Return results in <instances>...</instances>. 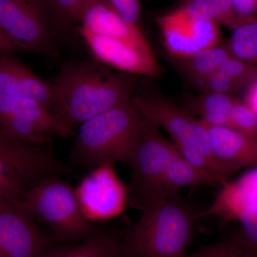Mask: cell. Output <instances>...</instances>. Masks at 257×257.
Here are the masks:
<instances>
[{"instance_id": "5b68a950", "label": "cell", "mask_w": 257, "mask_h": 257, "mask_svg": "<svg viewBox=\"0 0 257 257\" xmlns=\"http://www.w3.org/2000/svg\"><path fill=\"white\" fill-rule=\"evenodd\" d=\"M21 207L64 241H83L98 231L83 212L76 189L58 175L45 177L27 189Z\"/></svg>"}, {"instance_id": "ba28073f", "label": "cell", "mask_w": 257, "mask_h": 257, "mask_svg": "<svg viewBox=\"0 0 257 257\" xmlns=\"http://www.w3.org/2000/svg\"><path fill=\"white\" fill-rule=\"evenodd\" d=\"M216 199L197 218L216 216L224 222L238 221L236 236L241 245L257 257V166L234 180L225 181Z\"/></svg>"}, {"instance_id": "8fae6325", "label": "cell", "mask_w": 257, "mask_h": 257, "mask_svg": "<svg viewBox=\"0 0 257 257\" xmlns=\"http://www.w3.org/2000/svg\"><path fill=\"white\" fill-rule=\"evenodd\" d=\"M76 191L88 219L92 216L105 219L119 215L127 202L128 188L116 175L113 164L97 167Z\"/></svg>"}, {"instance_id": "ac0fdd59", "label": "cell", "mask_w": 257, "mask_h": 257, "mask_svg": "<svg viewBox=\"0 0 257 257\" xmlns=\"http://www.w3.org/2000/svg\"><path fill=\"white\" fill-rule=\"evenodd\" d=\"M257 80V64L231 56L197 89L201 92L233 94Z\"/></svg>"}, {"instance_id": "ffe728a7", "label": "cell", "mask_w": 257, "mask_h": 257, "mask_svg": "<svg viewBox=\"0 0 257 257\" xmlns=\"http://www.w3.org/2000/svg\"><path fill=\"white\" fill-rule=\"evenodd\" d=\"M237 98L233 94L218 92H201L191 101L188 109L191 114L210 126H228L229 116Z\"/></svg>"}, {"instance_id": "30bf717a", "label": "cell", "mask_w": 257, "mask_h": 257, "mask_svg": "<svg viewBox=\"0 0 257 257\" xmlns=\"http://www.w3.org/2000/svg\"><path fill=\"white\" fill-rule=\"evenodd\" d=\"M157 23L166 49L177 60L190 58L220 44V30L216 23L184 18L175 11L158 17Z\"/></svg>"}, {"instance_id": "7402d4cb", "label": "cell", "mask_w": 257, "mask_h": 257, "mask_svg": "<svg viewBox=\"0 0 257 257\" xmlns=\"http://www.w3.org/2000/svg\"><path fill=\"white\" fill-rule=\"evenodd\" d=\"M231 57L226 46L219 44L190 58L178 60L184 76L198 89Z\"/></svg>"}, {"instance_id": "8992f818", "label": "cell", "mask_w": 257, "mask_h": 257, "mask_svg": "<svg viewBox=\"0 0 257 257\" xmlns=\"http://www.w3.org/2000/svg\"><path fill=\"white\" fill-rule=\"evenodd\" d=\"M132 100L144 119L165 128L184 158L223 176L211 152L207 126L202 120L160 94L133 96Z\"/></svg>"}, {"instance_id": "d6986e66", "label": "cell", "mask_w": 257, "mask_h": 257, "mask_svg": "<svg viewBox=\"0 0 257 257\" xmlns=\"http://www.w3.org/2000/svg\"><path fill=\"white\" fill-rule=\"evenodd\" d=\"M121 237L117 231H97L73 246L49 248L40 257H123Z\"/></svg>"}, {"instance_id": "484cf974", "label": "cell", "mask_w": 257, "mask_h": 257, "mask_svg": "<svg viewBox=\"0 0 257 257\" xmlns=\"http://www.w3.org/2000/svg\"><path fill=\"white\" fill-rule=\"evenodd\" d=\"M54 32L67 31L76 23L77 13L85 0H45Z\"/></svg>"}, {"instance_id": "f1b7e54d", "label": "cell", "mask_w": 257, "mask_h": 257, "mask_svg": "<svg viewBox=\"0 0 257 257\" xmlns=\"http://www.w3.org/2000/svg\"><path fill=\"white\" fill-rule=\"evenodd\" d=\"M111 6L128 23L138 25L140 18L139 0H107Z\"/></svg>"}, {"instance_id": "1f68e13d", "label": "cell", "mask_w": 257, "mask_h": 257, "mask_svg": "<svg viewBox=\"0 0 257 257\" xmlns=\"http://www.w3.org/2000/svg\"><path fill=\"white\" fill-rule=\"evenodd\" d=\"M14 51V47L11 42L0 29V55L5 53H12Z\"/></svg>"}, {"instance_id": "6da1fadb", "label": "cell", "mask_w": 257, "mask_h": 257, "mask_svg": "<svg viewBox=\"0 0 257 257\" xmlns=\"http://www.w3.org/2000/svg\"><path fill=\"white\" fill-rule=\"evenodd\" d=\"M136 223L121 233L123 257H186L197 212L176 194L144 208Z\"/></svg>"}, {"instance_id": "2e32d148", "label": "cell", "mask_w": 257, "mask_h": 257, "mask_svg": "<svg viewBox=\"0 0 257 257\" xmlns=\"http://www.w3.org/2000/svg\"><path fill=\"white\" fill-rule=\"evenodd\" d=\"M206 126L213 156L225 178L257 166L256 138L229 126Z\"/></svg>"}, {"instance_id": "4dcf8cb0", "label": "cell", "mask_w": 257, "mask_h": 257, "mask_svg": "<svg viewBox=\"0 0 257 257\" xmlns=\"http://www.w3.org/2000/svg\"><path fill=\"white\" fill-rule=\"evenodd\" d=\"M244 103L257 114V80L248 87Z\"/></svg>"}, {"instance_id": "7c38bea8", "label": "cell", "mask_w": 257, "mask_h": 257, "mask_svg": "<svg viewBox=\"0 0 257 257\" xmlns=\"http://www.w3.org/2000/svg\"><path fill=\"white\" fill-rule=\"evenodd\" d=\"M0 94L40 101L67 121L63 103L52 82L40 78L11 53L0 55Z\"/></svg>"}, {"instance_id": "603a6c76", "label": "cell", "mask_w": 257, "mask_h": 257, "mask_svg": "<svg viewBox=\"0 0 257 257\" xmlns=\"http://www.w3.org/2000/svg\"><path fill=\"white\" fill-rule=\"evenodd\" d=\"M224 45L233 57L257 64V22L239 24Z\"/></svg>"}, {"instance_id": "d4e9b609", "label": "cell", "mask_w": 257, "mask_h": 257, "mask_svg": "<svg viewBox=\"0 0 257 257\" xmlns=\"http://www.w3.org/2000/svg\"><path fill=\"white\" fill-rule=\"evenodd\" d=\"M25 191L18 171L9 162L0 160V201L21 206Z\"/></svg>"}, {"instance_id": "9c48e42d", "label": "cell", "mask_w": 257, "mask_h": 257, "mask_svg": "<svg viewBox=\"0 0 257 257\" xmlns=\"http://www.w3.org/2000/svg\"><path fill=\"white\" fill-rule=\"evenodd\" d=\"M21 206L0 201V251L3 257H40L51 240Z\"/></svg>"}, {"instance_id": "d6a6232c", "label": "cell", "mask_w": 257, "mask_h": 257, "mask_svg": "<svg viewBox=\"0 0 257 257\" xmlns=\"http://www.w3.org/2000/svg\"><path fill=\"white\" fill-rule=\"evenodd\" d=\"M0 257H3V254H2L1 251H0Z\"/></svg>"}, {"instance_id": "7a4b0ae2", "label": "cell", "mask_w": 257, "mask_h": 257, "mask_svg": "<svg viewBox=\"0 0 257 257\" xmlns=\"http://www.w3.org/2000/svg\"><path fill=\"white\" fill-rule=\"evenodd\" d=\"M51 82L72 127L131 99L135 89L131 74L113 73L92 62L64 64Z\"/></svg>"}, {"instance_id": "5bb4252c", "label": "cell", "mask_w": 257, "mask_h": 257, "mask_svg": "<svg viewBox=\"0 0 257 257\" xmlns=\"http://www.w3.org/2000/svg\"><path fill=\"white\" fill-rule=\"evenodd\" d=\"M0 160L11 164L21 176L27 189L50 176L65 172L64 166L45 147L24 143L0 128Z\"/></svg>"}, {"instance_id": "f546056e", "label": "cell", "mask_w": 257, "mask_h": 257, "mask_svg": "<svg viewBox=\"0 0 257 257\" xmlns=\"http://www.w3.org/2000/svg\"><path fill=\"white\" fill-rule=\"evenodd\" d=\"M238 25L257 22V0H231Z\"/></svg>"}, {"instance_id": "cb8c5ba5", "label": "cell", "mask_w": 257, "mask_h": 257, "mask_svg": "<svg viewBox=\"0 0 257 257\" xmlns=\"http://www.w3.org/2000/svg\"><path fill=\"white\" fill-rule=\"evenodd\" d=\"M2 130L24 143L45 147L51 143L50 135L28 120L11 116H0Z\"/></svg>"}, {"instance_id": "44dd1931", "label": "cell", "mask_w": 257, "mask_h": 257, "mask_svg": "<svg viewBox=\"0 0 257 257\" xmlns=\"http://www.w3.org/2000/svg\"><path fill=\"white\" fill-rule=\"evenodd\" d=\"M175 11L184 18L224 25L231 30L238 25L231 0H186Z\"/></svg>"}, {"instance_id": "e0dca14e", "label": "cell", "mask_w": 257, "mask_h": 257, "mask_svg": "<svg viewBox=\"0 0 257 257\" xmlns=\"http://www.w3.org/2000/svg\"><path fill=\"white\" fill-rule=\"evenodd\" d=\"M14 116L35 123L50 135L69 138L76 135L72 126L50 108L34 99L0 94V116Z\"/></svg>"}, {"instance_id": "83f0119b", "label": "cell", "mask_w": 257, "mask_h": 257, "mask_svg": "<svg viewBox=\"0 0 257 257\" xmlns=\"http://www.w3.org/2000/svg\"><path fill=\"white\" fill-rule=\"evenodd\" d=\"M227 126L257 139V114L239 99L231 111Z\"/></svg>"}, {"instance_id": "836d02e7", "label": "cell", "mask_w": 257, "mask_h": 257, "mask_svg": "<svg viewBox=\"0 0 257 257\" xmlns=\"http://www.w3.org/2000/svg\"><path fill=\"white\" fill-rule=\"evenodd\" d=\"M0 128H1V126H0Z\"/></svg>"}, {"instance_id": "52a82bcc", "label": "cell", "mask_w": 257, "mask_h": 257, "mask_svg": "<svg viewBox=\"0 0 257 257\" xmlns=\"http://www.w3.org/2000/svg\"><path fill=\"white\" fill-rule=\"evenodd\" d=\"M0 29L15 51L57 56L45 0H0Z\"/></svg>"}, {"instance_id": "4fadbf2b", "label": "cell", "mask_w": 257, "mask_h": 257, "mask_svg": "<svg viewBox=\"0 0 257 257\" xmlns=\"http://www.w3.org/2000/svg\"><path fill=\"white\" fill-rule=\"evenodd\" d=\"M80 28L97 35L117 39L150 56H155L138 25L128 23L107 0H85L77 13Z\"/></svg>"}, {"instance_id": "4316f807", "label": "cell", "mask_w": 257, "mask_h": 257, "mask_svg": "<svg viewBox=\"0 0 257 257\" xmlns=\"http://www.w3.org/2000/svg\"><path fill=\"white\" fill-rule=\"evenodd\" d=\"M186 257H256L243 247L236 236L199 248Z\"/></svg>"}, {"instance_id": "9a60e30c", "label": "cell", "mask_w": 257, "mask_h": 257, "mask_svg": "<svg viewBox=\"0 0 257 257\" xmlns=\"http://www.w3.org/2000/svg\"><path fill=\"white\" fill-rule=\"evenodd\" d=\"M83 37L93 55L104 62L130 74L157 77L161 73L160 65L155 56L145 55L126 42L97 35L80 28Z\"/></svg>"}, {"instance_id": "277c9868", "label": "cell", "mask_w": 257, "mask_h": 257, "mask_svg": "<svg viewBox=\"0 0 257 257\" xmlns=\"http://www.w3.org/2000/svg\"><path fill=\"white\" fill-rule=\"evenodd\" d=\"M128 163L132 175L128 192L135 207L143 209L180 193L183 157L151 121L145 120Z\"/></svg>"}, {"instance_id": "3957f363", "label": "cell", "mask_w": 257, "mask_h": 257, "mask_svg": "<svg viewBox=\"0 0 257 257\" xmlns=\"http://www.w3.org/2000/svg\"><path fill=\"white\" fill-rule=\"evenodd\" d=\"M145 124L131 98L80 124L71 160L91 168L128 162Z\"/></svg>"}]
</instances>
